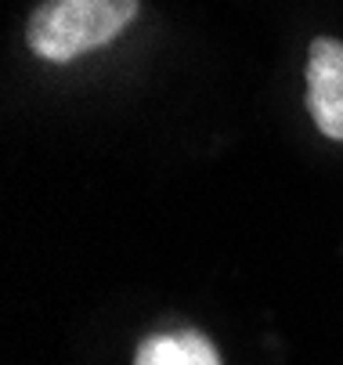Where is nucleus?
Instances as JSON below:
<instances>
[{"label": "nucleus", "mask_w": 343, "mask_h": 365, "mask_svg": "<svg viewBox=\"0 0 343 365\" xmlns=\"http://www.w3.org/2000/svg\"><path fill=\"white\" fill-rule=\"evenodd\" d=\"M134 365H221L217 347L195 329L184 333H152L134 351Z\"/></svg>", "instance_id": "obj_3"}, {"label": "nucleus", "mask_w": 343, "mask_h": 365, "mask_svg": "<svg viewBox=\"0 0 343 365\" xmlns=\"http://www.w3.org/2000/svg\"><path fill=\"white\" fill-rule=\"evenodd\" d=\"M307 109L318 130L332 141H343V43L315 40L307 51Z\"/></svg>", "instance_id": "obj_2"}, {"label": "nucleus", "mask_w": 343, "mask_h": 365, "mask_svg": "<svg viewBox=\"0 0 343 365\" xmlns=\"http://www.w3.org/2000/svg\"><path fill=\"white\" fill-rule=\"evenodd\" d=\"M137 19V0H47L29 19V51L47 62H73L105 47Z\"/></svg>", "instance_id": "obj_1"}]
</instances>
